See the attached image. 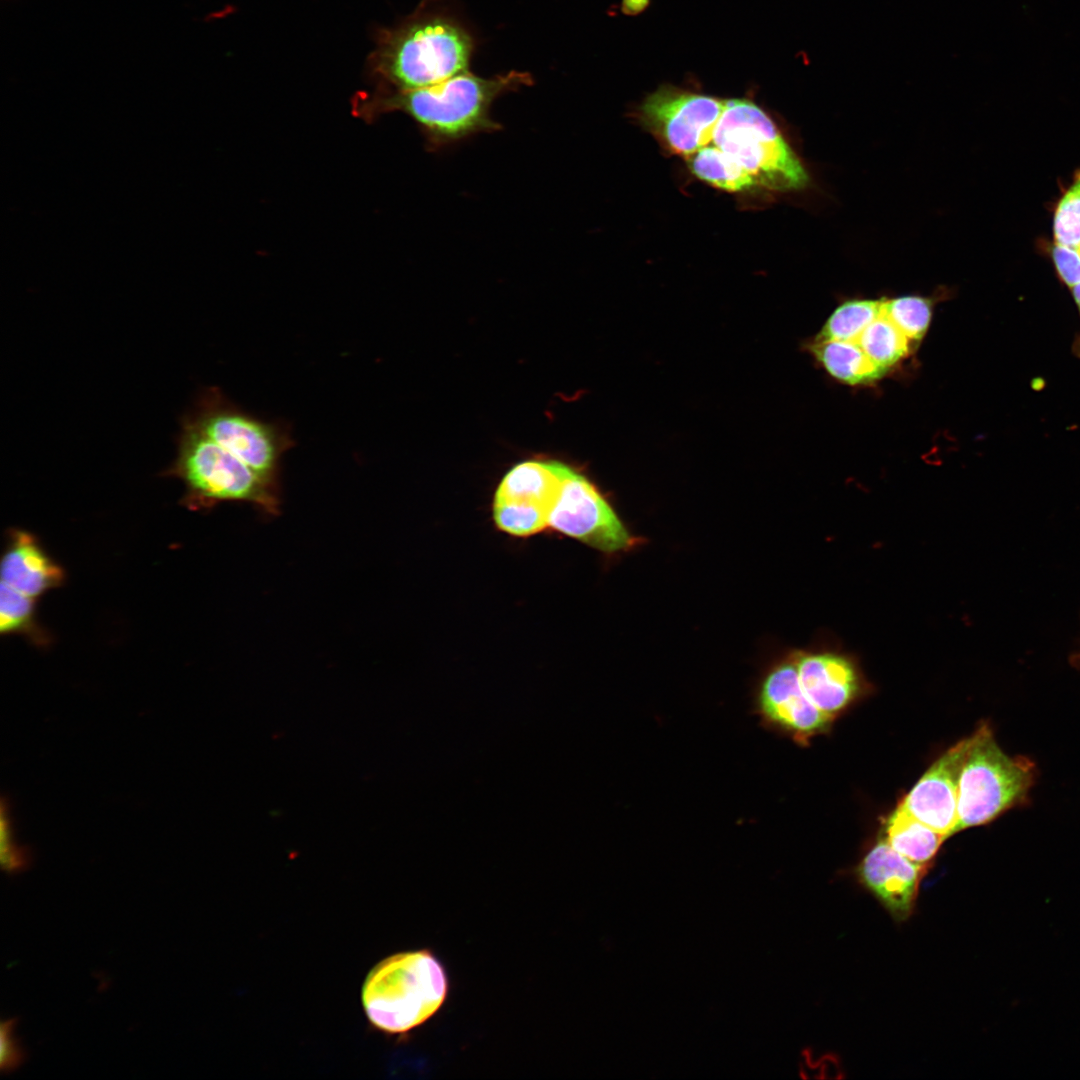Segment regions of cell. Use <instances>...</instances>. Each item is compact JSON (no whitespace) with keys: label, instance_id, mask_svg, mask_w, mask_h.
<instances>
[{"label":"cell","instance_id":"cell-18","mask_svg":"<svg viewBox=\"0 0 1080 1080\" xmlns=\"http://www.w3.org/2000/svg\"><path fill=\"white\" fill-rule=\"evenodd\" d=\"M687 160L689 169L697 178L716 188L728 192H744L758 186L743 167L712 143Z\"/></svg>","mask_w":1080,"mask_h":1080},{"label":"cell","instance_id":"cell-12","mask_svg":"<svg viewBox=\"0 0 1080 1080\" xmlns=\"http://www.w3.org/2000/svg\"><path fill=\"white\" fill-rule=\"evenodd\" d=\"M927 871L928 865L910 861L881 840L861 860L857 876L896 922H904L914 912Z\"/></svg>","mask_w":1080,"mask_h":1080},{"label":"cell","instance_id":"cell-14","mask_svg":"<svg viewBox=\"0 0 1080 1080\" xmlns=\"http://www.w3.org/2000/svg\"><path fill=\"white\" fill-rule=\"evenodd\" d=\"M1 577L34 598L62 584L64 572L31 534L17 530L10 535L2 558Z\"/></svg>","mask_w":1080,"mask_h":1080},{"label":"cell","instance_id":"cell-1","mask_svg":"<svg viewBox=\"0 0 1080 1080\" xmlns=\"http://www.w3.org/2000/svg\"><path fill=\"white\" fill-rule=\"evenodd\" d=\"M476 41L463 22L427 4L379 33L368 63L386 90H410L468 71Z\"/></svg>","mask_w":1080,"mask_h":1080},{"label":"cell","instance_id":"cell-4","mask_svg":"<svg viewBox=\"0 0 1080 1080\" xmlns=\"http://www.w3.org/2000/svg\"><path fill=\"white\" fill-rule=\"evenodd\" d=\"M166 475L181 479L191 503L245 501L269 514L279 512V485L253 469L205 434L187 415L177 438V456Z\"/></svg>","mask_w":1080,"mask_h":1080},{"label":"cell","instance_id":"cell-21","mask_svg":"<svg viewBox=\"0 0 1080 1080\" xmlns=\"http://www.w3.org/2000/svg\"><path fill=\"white\" fill-rule=\"evenodd\" d=\"M932 311L933 301L928 297L906 295L883 298L884 314L910 341L918 342L924 337Z\"/></svg>","mask_w":1080,"mask_h":1080},{"label":"cell","instance_id":"cell-15","mask_svg":"<svg viewBox=\"0 0 1080 1080\" xmlns=\"http://www.w3.org/2000/svg\"><path fill=\"white\" fill-rule=\"evenodd\" d=\"M571 468L556 461H526L514 466L502 479L494 502L534 505L551 512Z\"/></svg>","mask_w":1080,"mask_h":1080},{"label":"cell","instance_id":"cell-26","mask_svg":"<svg viewBox=\"0 0 1080 1080\" xmlns=\"http://www.w3.org/2000/svg\"><path fill=\"white\" fill-rule=\"evenodd\" d=\"M18 1020L6 1019L0 1025V1068L2 1073H11L26 1060V1052L14 1035Z\"/></svg>","mask_w":1080,"mask_h":1080},{"label":"cell","instance_id":"cell-28","mask_svg":"<svg viewBox=\"0 0 1080 1080\" xmlns=\"http://www.w3.org/2000/svg\"><path fill=\"white\" fill-rule=\"evenodd\" d=\"M1072 293L1080 314V284L1072 287ZM1073 352L1080 358V334L1076 337L1073 343Z\"/></svg>","mask_w":1080,"mask_h":1080},{"label":"cell","instance_id":"cell-17","mask_svg":"<svg viewBox=\"0 0 1080 1080\" xmlns=\"http://www.w3.org/2000/svg\"><path fill=\"white\" fill-rule=\"evenodd\" d=\"M946 836L912 816L898 804L886 823V841L902 856L929 865Z\"/></svg>","mask_w":1080,"mask_h":1080},{"label":"cell","instance_id":"cell-11","mask_svg":"<svg viewBox=\"0 0 1080 1080\" xmlns=\"http://www.w3.org/2000/svg\"><path fill=\"white\" fill-rule=\"evenodd\" d=\"M969 737L943 753L899 803L919 821L948 838L957 823L959 781Z\"/></svg>","mask_w":1080,"mask_h":1080},{"label":"cell","instance_id":"cell-7","mask_svg":"<svg viewBox=\"0 0 1080 1080\" xmlns=\"http://www.w3.org/2000/svg\"><path fill=\"white\" fill-rule=\"evenodd\" d=\"M187 416L258 475L279 485L280 459L295 445L286 426L243 411L216 387L203 391Z\"/></svg>","mask_w":1080,"mask_h":1080},{"label":"cell","instance_id":"cell-8","mask_svg":"<svg viewBox=\"0 0 1080 1080\" xmlns=\"http://www.w3.org/2000/svg\"><path fill=\"white\" fill-rule=\"evenodd\" d=\"M724 100L663 84L644 98L638 115L665 148L688 159L712 142Z\"/></svg>","mask_w":1080,"mask_h":1080},{"label":"cell","instance_id":"cell-29","mask_svg":"<svg viewBox=\"0 0 1080 1080\" xmlns=\"http://www.w3.org/2000/svg\"><path fill=\"white\" fill-rule=\"evenodd\" d=\"M1077 250H1078V253H1079V255H1080V244H1079V246H1078Z\"/></svg>","mask_w":1080,"mask_h":1080},{"label":"cell","instance_id":"cell-22","mask_svg":"<svg viewBox=\"0 0 1080 1080\" xmlns=\"http://www.w3.org/2000/svg\"><path fill=\"white\" fill-rule=\"evenodd\" d=\"M493 519L500 530L517 537L534 535L549 526V512L523 503L494 502Z\"/></svg>","mask_w":1080,"mask_h":1080},{"label":"cell","instance_id":"cell-2","mask_svg":"<svg viewBox=\"0 0 1080 1080\" xmlns=\"http://www.w3.org/2000/svg\"><path fill=\"white\" fill-rule=\"evenodd\" d=\"M532 83L527 72L510 71L485 78L465 71L422 88L386 90L372 105L379 111L407 114L423 130L431 146L442 147L500 129L490 115L494 101Z\"/></svg>","mask_w":1080,"mask_h":1080},{"label":"cell","instance_id":"cell-10","mask_svg":"<svg viewBox=\"0 0 1080 1080\" xmlns=\"http://www.w3.org/2000/svg\"><path fill=\"white\" fill-rule=\"evenodd\" d=\"M754 705L763 724L800 744L827 731L834 719L807 698L791 655L774 664L764 675Z\"/></svg>","mask_w":1080,"mask_h":1080},{"label":"cell","instance_id":"cell-5","mask_svg":"<svg viewBox=\"0 0 1080 1080\" xmlns=\"http://www.w3.org/2000/svg\"><path fill=\"white\" fill-rule=\"evenodd\" d=\"M1035 764L1011 757L998 745L991 727L982 723L969 737L962 767L954 833L985 825L1022 806L1035 783Z\"/></svg>","mask_w":1080,"mask_h":1080},{"label":"cell","instance_id":"cell-3","mask_svg":"<svg viewBox=\"0 0 1080 1080\" xmlns=\"http://www.w3.org/2000/svg\"><path fill=\"white\" fill-rule=\"evenodd\" d=\"M449 993L440 959L428 949L399 952L377 963L363 983L361 999L370 1024L406 1034L432 1018Z\"/></svg>","mask_w":1080,"mask_h":1080},{"label":"cell","instance_id":"cell-13","mask_svg":"<svg viewBox=\"0 0 1080 1080\" xmlns=\"http://www.w3.org/2000/svg\"><path fill=\"white\" fill-rule=\"evenodd\" d=\"M801 688L824 714L835 717L861 693L863 679L854 659L829 651H797L791 654Z\"/></svg>","mask_w":1080,"mask_h":1080},{"label":"cell","instance_id":"cell-25","mask_svg":"<svg viewBox=\"0 0 1080 1080\" xmlns=\"http://www.w3.org/2000/svg\"><path fill=\"white\" fill-rule=\"evenodd\" d=\"M9 808L8 799L3 797L0 810V860L7 874H16L30 866L32 854L29 848L15 842Z\"/></svg>","mask_w":1080,"mask_h":1080},{"label":"cell","instance_id":"cell-20","mask_svg":"<svg viewBox=\"0 0 1080 1080\" xmlns=\"http://www.w3.org/2000/svg\"><path fill=\"white\" fill-rule=\"evenodd\" d=\"M881 299H853L839 305L828 317L818 340L855 341L882 312Z\"/></svg>","mask_w":1080,"mask_h":1080},{"label":"cell","instance_id":"cell-23","mask_svg":"<svg viewBox=\"0 0 1080 1080\" xmlns=\"http://www.w3.org/2000/svg\"><path fill=\"white\" fill-rule=\"evenodd\" d=\"M1053 236L1055 243L1073 249L1080 244V170L1056 204Z\"/></svg>","mask_w":1080,"mask_h":1080},{"label":"cell","instance_id":"cell-9","mask_svg":"<svg viewBox=\"0 0 1080 1080\" xmlns=\"http://www.w3.org/2000/svg\"><path fill=\"white\" fill-rule=\"evenodd\" d=\"M548 525L606 554L629 551L640 542L598 489L572 469L549 514Z\"/></svg>","mask_w":1080,"mask_h":1080},{"label":"cell","instance_id":"cell-6","mask_svg":"<svg viewBox=\"0 0 1080 1080\" xmlns=\"http://www.w3.org/2000/svg\"><path fill=\"white\" fill-rule=\"evenodd\" d=\"M712 144L732 157L766 189L789 192L807 186L808 173L770 116L748 98L724 100Z\"/></svg>","mask_w":1080,"mask_h":1080},{"label":"cell","instance_id":"cell-16","mask_svg":"<svg viewBox=\"0 0 1080 1080\" xmlns=\"http://www.w3.org/2000/svg\"><path fill=\"white\" fill-rule=\"evenodd\" d=\"M808 348L832 377L845 384H869L886 373L855 341L814 339Z\"/></svg>","mask_w":1080,"mask_h":1080},{"label":"cell","instance_id":"cell-24","mask_svg":"<svg viewBox=\"0 0 1080 1080\" xmlns=\"http://www.w3.org/2000/svg\"><path fill=\"white\" fill-rule=\"evenodd\" d=\"M33 613V597L1 581L0 632L4 634L27 629L32 624Z\"/></svg>","mask_w":1080,"mask_h":1080},{"label":"cell","instance_id":"cell-27","mask_svg":"<svg viewBox=\"0 0 1080 1080\" xmlns=\"http://www.w3.org/2000/svg\"><path fill=\"white\" fill-rule=\"evenodd\" d=\"M1050 257L1060 280L1072 288L1080 284V255L1073 248L1060 244L1050 247Z\"/></svg>","mask_w":1080,"mask_h":1080},{"label":"cell","instance_id":"cell-19","mask_svg":"<svg viewBox=\"0 0 1080 1080\" xmlns=\"http://www.w3.org/2000/svg\"><path fill=\"white\" fill-rule=\"evenodd\" d=\"M868 358L887 372L910 351V340L883 312L855 340Z\"/></svg>","mask_w":1080,"mask_h":1080}]
</instances>
